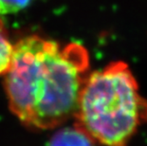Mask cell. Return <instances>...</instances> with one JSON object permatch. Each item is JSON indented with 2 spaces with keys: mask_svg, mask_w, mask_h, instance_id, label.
Segmentation results:
<instances>
[{
  "mask_svg": "<svg viewBox=\"0 0 147 146\" xmlns=\"http://www.w3.org/2000/svg\"><path fill=\"white\" fill-rule=\"evenodd\" d=\"M146 109L128 66L115 62L87 75L74 114L75 124L101 144L126 146Z\"/></svg>",
  "mask_w": 147,
  "mask_h": 146,
  "instance_id": "cell-2",
  "label": "cell"
},
{
  "mask_svg": "<svg viewBox=\"0 0 147 146\" xmlns=\"http://www.w3.org/2000/svg\"><path fill=\"white\" fill-rule=\"evenodd\" d=\"M32 0H0V15L16 13L26 9Z\"/></svg>",
  "mask_w": 147,
  "mask_h": 146,
  "instance_id": "cell-5",
  "label": "cell"
},
{
  "mask_svg": "<svg viewBox=\"0 0 147 146\" xmlns=\"http://www.w3.org/2000/svg\"><path fill=\"white\" fill-rule=\"evenodd\" d=\"M13 46L7 37V34L0 22V75H4L11 66Z\"/></svg>",
  "mask_w": 147,
  "mask_h": 146,
  "instance_id": "cell-4",
  "label": "cell"
},
{
  "mask_svg": "<svg viewBox=\"0 0 147 146\" xmlns=\"http://www.w3.org/2000/svg\"><path fill=\"white\" fill-rule=\"evenodd\" d=\"M49 146H96L95 141L81 127H65L52 136Z\"/></svg>",
  "mask_w": 147,
  "mask_h": 146,
  "instance_id": "cell-3",
  "label": "cell"
},
{
  "mask_svg": "<svg viewBox=\"0 0 147 146\" xmlns=\"http://www.w3.org/2000/svg\"><path fill=\"white\" fill-rule=\"evenodd\" d=\"M89 67L88 52L71 43L30 35L13 46L5 88L11 112L36 129H52L73 117Z\"/></svg>",
  "mask_w": 147,
  "mask_h": 146,
  "instance_id": "cell-1",
  "label": "cell"
}]
</instances>
